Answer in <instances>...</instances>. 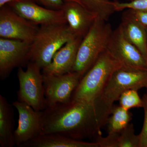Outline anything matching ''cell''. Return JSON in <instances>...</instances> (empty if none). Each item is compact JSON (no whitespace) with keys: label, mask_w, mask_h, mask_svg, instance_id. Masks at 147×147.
<instances>
[{"label":"cell","mask_w":147,"mask_h":147,"mask_svg":"<svg viewBox=\"0 0 147 147\" xmlns=\"http://www.w3.org/2000/svg\"><path fill=\"white\" fill-rule=\"evenodd\" d=\"M82 39L75 37L66 42L55 53L50 64L42 69V74L61 75L71 72Z\"/></svg>","instance_id":"cell-14"},{"label":"cell","mask_w":147,"mask_h":147,"mask_svg":"<svg viewBox=\"0 0 147 147\" xmlns=\"http://www.w3.org/2000/svg\"><path fill=\"white\" fill-rule=\"evenodd\" d=\"M62 9L71 34L75 37L82 39L97 17L74 2L64 1Z\"/></svg>","instance_id":"cell-13"},{"label":"cell","mask_w":147,"mask_h":147,"mask_svg":"<svg viewBox=\"0 0 147 147\" xmlns=\"http://www.w3.org/2000/svg\"><path fill=\"white\" fill-rule=\"evenodd\" d=\"M125 10L127 11L129 14L139 23L144 26L147 27V11L131 9Z\"/></svg>","instance_id":"cell-25"},{"label":"cell","mask_w":147,"mask_h":147,"mask_svg":"<svg viewBox=\"0 0 147 147\" xmlns=\"http://www.w3.org/2000/svg\"><path fill=\"white\" fill-rule=\"evenodd\" d=\"M113 31L107 21L97 17L79 45L76 61L71 71L82 77L107 49Z\"/></svg>","instance_id":"cell-4"},{"label":"cell","mask_w":147,"mask_h":147,"mask_svg":"<svg viewBox=\"0 0 147 147\" xmlns=\"http://www.w3.org/2000/svg\"><path fill=\"white\" fill-rule=\"evenodd\" d=\"M31 43L0 38V78H8L13 69L22 67L30 62Z\"/></svg>","instance_id":"cell-10"},{"label":"cell","mask_w":147,"mask_h":147,"mask_svg":"<svg viewBox=\"0 0 147 147\" xmlns=\"http://www.w3.org/2000/svg\"><path fill=\"white\" fill-rule=\"evenodd\" d=\"M39 27L20 16L8 5L0 7V38L32 43Z\"/></svg>","instance_id":"cell-7"},{"label":"cell","mask_w":147,"mask_h":147,"mask_svg":"<svg viewBox=\"0 0 147 147\" xmlns=\"http://www.w3.org/2000/svg\"><path fill=\"white\" fill-rule=\"evenodd\" d=\"M122 66L106 49L82 77L74 92L71 100L86 101L96 100L113 73Z\"/></svg>","instance_id":"cell-2"},{"label":"cell","mask_w":147,"mask_h":147,"mask_svg":"<svg viewBox=\"0 0 147 147\" xmlns=\"http://www.w3.org/2000/svg\"><path fill=\"white\" fill-rule=\"evenodd\" d=\"M13 105L0 95V146L13 147L14 141V112Z\"/></svg>","instance_id":"cell-17"},{"label":"cell","mask_w":147,"mask_h":147,"mask_svg":"<svg viewBox=\"0 0 147 147\" xmlns=\"http://www.w3.org/2000/svg\"><path fill=\"white\" fill-rule=\"evenodd\" d=\"M18 113V125L14 131L15 146L24 147L42 134V111L35 110L25 102L17 100L12 103Z\"/></svg>","instance_id":"cell-9"},{"label":"cell","mask_w":147,"mask_h":147,"mask_svg":"<svg viewBox=\"0 0 147 147\" xmlns=\"http://www.w3.org/2000/svg\"><path fill=\"white\" fill-rule=\"evenodd\" d=\"M117 147H140V137L135 134L132 124H129L120 132Z\"/></svg>","instance_id":"cell-20"},{"label":"cell","mask_w":147,"mask_h":147,"mask_svg":"<svg viewBox=\"0 0 147 147\" xmlns=\"http://www.w3.org/2000/svg\"><path fill=\"white\" fill-rule=\"evenodd\" d=\"M131 116L128 110L121 106H113L111 115L108 118V134L120 133L129 124Z\"/></svg>","instance_id":"cell-19"},{"label":"cell","mask_w":147,"mask_h":147,"mask_svg":"<svg viewBox=\"0 0 147 147\" xmlns=\"http://www.w3.org/2000/svg\"><path fill=\"white\" fill-rule=\"evenodd\" d=\"M30 147H100L96 142L76 140L57 133L41 134L24 145Z\"/></svg>","instance_id":"cell-16"},{"label":"cell","mask_w":147,"mask_h":147,"mask_svg":"<svg viewBox=\"0 0 147 147\" xmlns=\"http://www.w3.org/2000/svg\"><path fill=\"white\" fill-rule=\"evenodd\" d=\"M120 106L128 110L132 108H143V101L136 90H128L123 92L119 98Z\"/></svg>","instance_id":"cell-21"},{"label":"cell","mask_w":147,"mask_h":147,"mask_svg":"<svg viewBox=\"0 0 147 147\" xmlns=\"http://www.w3.org/2000/svg\"><path fill=\"white\" fill-rule=\"evenodd\" d=\"M147 88V70L121 66L115 71L106 84L98 100L112 111L114 102L128 90Z\"/></svg>","instance_id":"cell-5"},{"label":"cell","mask_w":147,"mask_h":147,"mask_svg":"<svg viewBox=\"0 0 147 147\" xmlns=\"http://www.w3.org/2000/svg\"><path fill=\"white\" fill-rule=\"evenodd\" d=\"M72 1L82 5L100 19L107 21L110 16L115 12L113 1L110 0H63Z\"/></svg>","instance_id":"cell-18"},{"label":"cell","mask_w":147,"mask_h":147,"mask_svg":"<svg viewBox=\"0 0 147 147\" xmlns=\"http://www.w3.org/2000/svg\"><path fill=\"white\" fill-rule=\"evenodd\" d=\"M7 4L20 16L39 26L67 24L62 9L42 7L35 0H13Z\"/></svg>","instance_id":"cell-12"},{"label":"cell","mask_w":147,"mask_h":147,"mask_svg":"<svg viewBox=\"0 0 147 147\" xmlns=\"http://www.w3.org/2000/svg\"><path fill=\"white\" fill-rule=\"evenodd\" d=\"M119 25L124 35L142 53L147 61L146 27L139 23L126 10H124Z\"/></svg>","instance_id":"cell-15"},{"label":"cell","mask_w":147,"mask_h":147,"mask_svg":"<svg viewBox=\"0 0 147 147\" xmlns=\"http://www.w3.org/2000/svg\"><path fill=\"white\" fill-rule=\"evenodd\" d=\"M113 4L115 11L127 9L147 11V0H134L125 2L113 1Z\"/></svg>","instance_id":"cell-22"},{"label":"cell","mask_w":147,"mask_h":147,"mask_svg":"<svg viewBox=\"0 0 147 147\" xmlns=\"http://www.w3.org/2000/svg\"><path fill=\"white\" fill-rule=\"evenodd\" d=\"M146 28H147V27H146Z\"/></svg>","instance_id":"cell-29"},{"label":"cell","mask_w":147,"mask_h":147,"mask_svg":"<svg viewBox=\"0 0 147 147\" xmlns=\"http://www.w3.org/2000/svg\"><path fill=\"white\" fill-rule=\"evenodd\" d=\"M12 1L13 0H0V7H2L6 4H7Z\"/></svg>","instance_id":"cell-27"},{"label":"cell","mask_w":147,"mask_h":147,"mask_svg":"<svg viewBox=\"0 0 147 147\" xmlns=\"http://www.w3.org/2000/svg\"><path fill=\"white\" fill-rule=\"evenodd\" d=\"M119 133L108 134V136L103 137L101 135L96 138L95 142L99 144L100 147H117V141Z\"/></svg>","instance_id":"cell-24"},{"label":"cell","mask_w":147,"mask_h":147,"mask_svg":"<svg viewBox=\"0 0 147 147\" xmlns=\"http://www.w3.org/2000/svg\"><path fill=\"white\" fill-rule=\"evenodd\" d=\"M41 70L36 64L30 61L26 70L19 67L17 71L19 84L18 100L27 103L37 111H42L47 108Z\"/></svg>","instance_id":"cell-6"},{"label":"cell","mask_w":147,"mask_h":147,"mask_svg":"<svg viewBox=\"0 0 147 147\" xmlns=\"http://www.w3.org/2000/svg\"><path fill=\"white\" fill-rule=\"evenodd\" d=\"M112 1H126V2H130L131 1H134V0H110Z\"/></svg>","instance_id":"cell-28"},{"label":"cell","mask_w":147,"mask_h":147,"mask_svg":"<svg viewBox=\"0 0 147 147\" xmlns=\"http://www.w3.org/2000/svg\"><path fill=\"white\" fill-rule=\"evenodd\" d=\"M42 134L57 133L76 140L94 139L110 115L98 99L71 100L65 104L47 107L42 111Z\"/></svg>","instance_id":"cell-1"},{"label":"cell","mask_w":147,"mask_h":147,"mask_svg":"<svg viewBox=\"0 0 147 147\" xmlns=\"http://www.w3.org/2000/svg\"><path fill=\"white\" fill-rule=\"evenodd\" d=\"M107 49L123 66L147 70L146 60L125 37L119 26L113 31Z\"/></svg>","instance_id":"cell-11"},{"label":"cell","mask_w":147,"mask_h":147,"mask_svg":"<svg viewBox=\"0 0 147 147\" xmlns=\"http://www.w3.org/2000/svg\"><path fill=\"white\" fill-rule=\"evenodd\" d=\"M36 1L42 4L47 8L55 10L61 9L63 6V0H35Z\"/></svg>","instance_id":"cell-26"},{"label":"cell","mask_w":147,"mask_h":147,"mask_svg":"<svg viewBox=\"0 0 147 147\" xmlns=\"http://www.w3.org/2000/svg\"><path fill=\"white\" fill-rule=\"evenodd\" d=\"M142 99L144 111V119L142 131L139 134L140 147H147V93L143 96Z\"/></svg>","instance_id":"cell-23"},{"label":"cell","mask_w":147,"mask_h":147,"mask_svg":"<svg viewBox=\"0 0 147 147\" xmlns=\"http://www.w3.org/2000/svg\"><path fill=\"white\" fill-rule=\"evenodd\" d=\"M74 38L67 24L40 26L31 45L30 61L42 69L50 64L55 53Z\"/></svg>","instance_id":"cell-3"},{"label":"cell","mask_w":147,"mask_h":147,"mask_svg":"<svg viewBox=\"0 0 147 147\" xmlns=\"http://www.w3.org/2000/svg\"><path fill=\"white\" fill-rule=\"evenodd\" d=\"M82 77L74 71L61 75L43 74L47 108L71 101L74 92Z\"/></svg>","instance_id":"cell-8"}]
</instances>
